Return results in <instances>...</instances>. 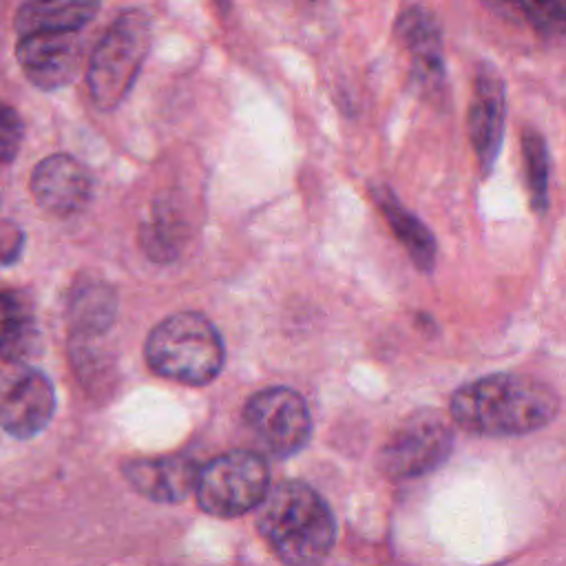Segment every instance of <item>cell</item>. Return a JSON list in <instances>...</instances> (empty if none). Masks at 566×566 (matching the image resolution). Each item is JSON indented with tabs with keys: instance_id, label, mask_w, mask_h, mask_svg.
<instances>
[{
	"instance_id": "4",
	"label": "cell",
	"mask_w": 566,
	"mask_h": 566,
	"mask_svg": "<svg viewBox=\"0 0 566 566\" xmlns=\"http://www.w3.org/2000/svg\"><path fill=\"white\" fill-rule=\"evenodd\" d=\"M153 44V22L139 7L122 11L95 44L86 86L99 111H115L130 93Z\"/></svg>"
},
{
	"instance_id": "13",
	"label": "cell",
	"mask_w": 566,
	"mask_h": 566,
	"mask_svg": "<svg viewBox=\"0 0 566 566\" xmlns=\"http://www.w3.org/2000/svg\"><path fill=\"white\" fill-rule=\"evenodd\" d=\"M126 480L155 502H181L195 493L199 467L186 455L137 458L122 467Z\"/></svg>"
},
{
	"instance_id": "2",
	"label": "cell",
	"mask_w": 566,
	"mask_h": 566,
	"mask_svg": "<svg viewBox=\"0 0 566 566\" xmlns=\"http://www.w3.org/2000/svg\"><path fill=\"white\" fill-rule=\"evenodd\" d=\"M256 526L287 566L323 564L336 537V522L327 502L312 486L296 480L268 491L256 509Z\"/></svg>"
},
{
	"instance_id": "1",
	"label": "cell",
	"mask_w": 566,
	"mask_h": 566,
	"mask_svg": "<svg viewBox=\"0 0 566 566\" xmlns=\"http://www.w3.org/2000/svg\"><path fill=\"white\" fill-rule=\"evenodd\" d=\"M557 413L548 385L522 374H491L462 385L451 398V418L478 436L531 433Z\"/></svg>"
},
{
	"instance_id": "11",
	"label": "cell",
	"mask_w": 566,
	"mask_h": 566,
	"mask_svg": "<svg viewBox=\"0 0 566 566\" xmlns=\"http://www.w3.org/2000/svg\"><path fill=\"white\" fill-rule=\"evenodd\" d=\"M84 55L80 31L38 33L18 40L15 57L24 77L42 91H55L73 82Z\"/></svg>"
},
{
	"instance_id": "5",
	"label": "cell",
	"mask_w": 566,
	"mask_h": 566,
	"mask_svg": "<svg viewBox=\"0 0 566 566\" xmlns=\"http://www.w3.org/2000/svg\"><path fill=\"white\" fill-rule=\"evenodd\" d=\"M268 464L256 451H228L199 467L195 495L199 506L219 517H237L268 495Z\"/></svg>"
},
{
	"instance_id": "12",
	"label": "cell",
	"mask_w": 566,
	"mask_h": 566,
	"mask_svg": "<svg viewBox=\"0 0 566 566\" xmlns=\"http://www.w3.org/2000/svg\"><path fill=\"white\" fill-rule=\"evenodd\" d=\"M29 190L35 203L49 214L73 217L88 206L93 197V179L75 157L55 153L33 168Z\"/></svg>"
},
{
	"instance_id": "17",
	"label": "cell",
	"mask_w": 566,
	"mask_h": 566,
	"mask_svg": "<svg viewBox=\"0 0 566 566\" xmlns=\"http://www.w3.org/2000/svg\"><path fill=\"white\" fill-rule=\"evenodd\" d=\"M2 360L4 365L29 363L40 349V329L29 294L7 290L2 294Z\"/></svg>"
},
{
	"instance_id": "9",
	"label": "cell",
	"mask_w": 566,
	"mask_h": 566,
	"mask_svg": "<svg viewBox=\"0 0 566 566\" xmlns=\"http://www.w3.org/2000/svg\"><path fill=\"white\" fill-rule=\"evenodd\" d=\"M398 44L409 55V77L424 97H440L447 82L442 29L436 15L420 7H405L394 24Z\"/></svg>"
},
{
	"instance_id": "14",
	"label": "cell",
	"mask_w": 566,
	"mask_h": 566,
	"mask_svg": "<svg viewBox=\"0 0 566 566\" xmlns=\"http://www.w3.org/2000/svg\"><path fill=\"white\" fill-rule=\"evenodd\" d=\"M117 316V294L108 281L80 279L66 303V323L73 340H93L106 334Z\"/></svg>"
},
{
	"instance_id": "15",
	"label": "cell",
	"mask_w": 566,
	"mask_h": 566,
	"mask_svg": "<svg viewBox=\"0 0 566 566\" xmlns=\"http://www.w3.org/2000/svg\"><path fill=\"white\" fill-rule=\"evenodd\" d=\"M102 0H20L13 18L18 38L38 33H69L86 27Z\"/></svg>"
},
{
	"instance_id": "22",
	"label": "cell",
	"mask_w": 566,
	"mask_h": 566,
	"mask_svg": "<svg viewBox=\"0 0 566 566\" xmlns=\"http://www.w3.org/2000/svg\"><path fill=\"white\" fill-rule=\"evenodd\" d=\"M0 239H2V245H0V254H2V265H11L13 261L20 259L22 254V248H24V232L11 223L9 219L2 221L0 226Z\"/></svg>"
},
{
	"instance_id": "7",
	"label": "cell",
	"mask_w": 566,
	"mask_h": 566,
	"mask_svg": "<svg viewBox=\"0 0 566 566\" xmlns=\"http://www.w3.org/2000/svg\"><path fill=\"white\" fill-rule=\"evenodd\" d=\"M451 444V429L440 416L418 413L389 436L380 467L389 478H418L442 464Z\"/></svg>"
},
{
	"instance_id": "10",
	"label": "cell",
	"mask_w": 566,
	"mask_h": 566,
	"mask_svg": "<svg viewBox=\"0 0 566 566\" xmlns=\"http://www.w3.org/2000/svg\"><path fill=\"white\" fill-rule=\"evenodd\" d=\"M506 122V86L502 75L489 62H480L473 77L469 104V139L482 175H489L502 146Z\"/></svg>"
},
{
	"instance_id": "6",
	"label": "cell",
	"mask_w": 566,
	"mask_h": 566,
	"mask_svg": "<svg viewBox=\"0 0 566 566\" xmlns=\"http://www.w3.org/2000/svg\"><path fill=\"white\" fill-rule=\"evenodd\" d=\"M243 427L256 453L287 458L307 444L312 416L301 394L290 387H270L245 402Z\"/></svg>"
},
{
	"instance_id": "3",
	"label": "cell",
	"mask_w": 566,
	"mask_h": 566,
	"mask_svg": "<svg viewBox=\"0 0 566 566\" xmlns=\"http://www.w3.org/2000/svg\"><path fill=\"white\" fill-rule=\"evenodd\" d=\"M144 354L155 374L190 387L214 380L226 360L221 334L199 312H175L159 321L146 338Z\"/></svg>"
},
{
	"instance_id": "18",
	"label": "cell",
	"mask_w": 566,
	"mask_h": 566,
	"mask_svg": "<svg viewBox=\"0 0 566 566\" xmlns=\"http://www.w3.org/2000/svg\"><path fill=\"white\" fill-rule=\"evenodd\" d=\"M188 221L177 203L159 199L139 223V248L155 263L175 261L188 241Z\"/></svg>"
},
{
	"instance_id": "8",
	"label": "cell",
	"mask_w": 566,
	"mask_h": 566,
	"mask_svg": "<svg viewBox=\"0 0 566 566\" xmlns=\"http://www.w3.org/2000/svg\"><path fill=\"white\" fill-rule=\"evenodd\" d=\"M55 413L51 380L29 363L4 365L0 389V420L9 436L33 438Z\"/></svg>"
},
{
	"instance_id": "20",
	"label": "cell",
	"mask_w": 566,
	"mask_h": 566,
	"mask_svg": "<svg viewBox=\"0 0 566 566\" xmlns=\"http://www.w3.org/2000/svg\"><path fill=\"white\" fill-rule=\"evenodd\" d=\"M522 164H524V181L526 192L531 199V208L535 212H544L548 208V175H551V159L544 137L526 128L522 133Z\"/></svg>"
},
{
	"instance_id": "21",
	"label": "cell",
	"mask_w": 566,
	"mask_h": 566,
	"mask_svg": "<svg viewBox=\"0 0 566 566\" xmlns=\"http://www.w3.org/2000/svg\"><path fill=\"white\" fill-rule=\"evenodd\" d=\"M22 133H24L22 117L11 106H4L0 115V155L4 166H9L15 159L22 144Z\"/></svg>"
},
{
	"instance_id": "23",
	"label": "cell",
	"mask_w": 566,
	"mask_h": 566,
	"mask_svg": "<svg viewBox=\"0 0 566 566\" xmlns=\"http://www.w3.org/2000/svg\"><path fill=\"white\" fill-rule=\"evenodd\" d=\"M217 4L226 11V9H228V4H230V0H217Z\"/></svg>"
},
{
	"instance_id": "16",
	"label": "cell",
	"mask_w": 566,
	"mask_h": 566,
	"mask_svg": "<svg viewBox=\"0 0 566 566\" xmlns=\"http://www.w3.org/2000/svg\"><path fill=\"white\" fill-rule=\"evenodd\" d=\"M371 197H374L380 214L385 217L389 230L394 232V237L400 241V245L411 256L413 265L420 272L429 274L436 268V259H438V243H436L433 232L411 210H407L398 201V197L391 192V188L374 186Z\"/></svg>"
},
{
	"instance_id": "19",
	"label": "cell",
	"mask_w": 566,
	"mask_h": 566,
	"mask_svg": "<svg viewBox=\"0 0 566 566\" xmlns=\"http://www.w3.org/2000/svg\"><path fill=\"white\" fill-rule=\"evenodd\" d=\"M493 13L542 38L566 33V0H482Z\"/></svg>"
}]
</instances>
